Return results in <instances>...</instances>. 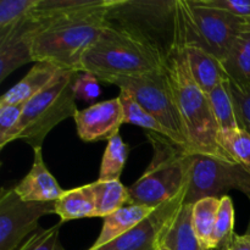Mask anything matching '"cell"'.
Segmentation results:
<instances>
[{
    "mask_svg": "<svg viewBox=\"0 0 250 250\" xmlns=\"http://www.w3.org/2000/svg\"><path fill=\"white\" fill-rule=\"evenodd\" d=\"M208 95L212 115L215 117L220 132L234 131L239 129L237 121L236 111H234L233 100L229 88V78L220 83L216 88L211 90Z\"/></svg>",
    "mask_w": 250,
    "mask_h": 250,
    "instance_id": "obj_22",
    "label": "cell"
},
{
    "mask_svg": "<svg viewBox=\"0 0 250 250\" xmlns=\"http://www.w3.org/2000/svg\"><path fill=\"white\" fill-rule=\"evenodd\" d=\"M55 212V202H23L14 188L0 194V250H17L38 229L39 220Z\"/></svg>",
    "mask_w": 250,
    "mask_h": 250,
    "instance_id": "obj_10",
    "label": "cell"
},
{
    "mask_svg": "<svg viewBox=\"0 0 250 250\" xmlns=\"http://www.w3.org/2000/svg\"><path fill=\"white\" fill-rule=\"evenodd\" d=\"M188 185L172 199L159 205L148 217L124 236L98 249L88 250H159L168 229L185 204Z\"/></svg>",
    "mask_w": 250,
    "mask_h": 250,
    "instance_id": "obj_11",
    "label": "cell"
},
{
    "mask_svg": "<svg viewBox=\"0 0 250 250\" xmlns=\"http://www.w3.org/2000/svg\"><path fill=\"white\" fill-rule=\"evenodd\" d=\"M29 44L19 34H12L0 42V81H4L16 68L32 62Z\"/></svg>",
    "mask_w": 250,
    "mask_h": 250,
    "instance_id": "obj_23",
    "label": "cell"
},
{
    "mask_svg": "<svg viewBox=\"0 0 250 250\" xmlns=\"http://www.w3.org/2000/svg\"><path fill=\"white\" fill-rule=\"evenodd\" d=\"M38 0H1L0 1V41L16 31L31 15Z\"/></svg>",
    "mask_w": 250,
    "mask_h": 250,
    "instance_id": "obj_25",
    "label": "cell"
},
{
    "mask_svg": "<svg viewBox=\"0 0 250 250\" xmlns=\"http://www.w3.org/2000/svg\"><path fill=\"white\" fill-rule=\"evenodd\" d=\"M73 93L76 99L92 103L102 94L99 80L90 72H77L73 81Z\"/></svg>",
    "mask_w": 250,
    "mask_h": 250,
    "instance_id": "obj_32",
    "label": "cell"
},
{
    "mask_svg": "<svg viewBox=\"0 0 250 250\" xmlns=\"http://www.w3.org/2000/svg\"><path fill=\"white\" fill-rule=\"evenodd\" d=\"M154 156L146 172L129 190V205L158 208L172 199L188 185L186 149L166 137L146 132Z\"/></svg>",
    "mask_w": 250,
    "mask_h": 250,
    "instance_id": "obj_5",
    "label": "cell"
},
{
    "mask_svg": "<svg viewBox=\"0 0 250 250\" xmlns=\"http://www.w3.org/2000/svg\"><path fill=\"white\" fill-rule=\"evenodd\" d=\"M34 160L29 172L14 187L15 193L23 202L50 203L58 200L65 190L60 187L50 171L46 168L42 148L33 149Z\"/></svg>",
    "mask_w": 250,
    "mask_h": 250,
    "instance_id": "obj_13",
    "label": "cell"
},
{
    "mask_svg": "<svg viewBox=\"0 0 250 250\" xmlns=\"http://www.w3.org/2000/svg\"><path fill=\"white\" fill-rule=\"evenodd\" d=\"M73 120L78 137L87 143L110 141L125 124L124 110L119 97L77 110Z\"/></svg>",
    "mask_w": 250,
    "mask_h": 250,
    "instance_id": "obj_12",
    "label": "cell"
},
{
    "mask_svg": "<svg viewBox=\"0 0 250 250\" xmlns=\"http://www.w3.org/2000/svg\"><path fill=\"white\" fill-rule=\"evenodd\" d=\"M226 250H250V237L247 234H236L231 246Z\"/></svg>",
    "mask_w": 250,
    "mask_h": 250,
    "instance_id": "obj_34",
    "label": "cell"
},
{
    "mask_svg": "<svg viewBox=\"0 0 250 250\" xmlns=\"http://www.w3.org/2000/svg\"><path fill=\"white\" fill-rule=\"evenodd\" d=\"M229 88L239 128L250 134V87L239 85L229 80Z\"/></svg>",
    "mask_w": 250,
    "mask_h": 250,
    "instance_id": "obj_29",
    "label": "cell"
},
{
    "mask_svg": "<svg viewBox=\"0 0 250 250\" xmlns=\"http://www.w3.org/2000/svg\"><path fill=\"white\" fill-rule=\"evenodd\" d=\"M200 5L219 9L250 24V0H197Z\"/></svg>",
    "mask_w": 250,
    "mask_h": 250,
    "instance_id": "obj_33",
    "label": "cell"
},
{
    "mask_svg": "<svg viewBox=\"0 0 250 250\" xmlns=\"http://www.w3.org/2000/svg\"><path fill=\"white\" fill-rule=\"evenodd\" d=\"M247 236L250 237V222H249V226H248V229H247Z\"/></svg>",
    "mask_w": 250,
    "mask_h": 250,
    "instance_id": "obj_35",
    "label": "cell"
},
{
    "mask_svg": "<svg viewBox=\"0 0 250 250\" xmlns=\"http://www.w3.org/2000/svg\"><path fill=\"white\" fill-rule=\"evenodd\" d=\"M159 250H170V249H168V248H166L165 246H163V247H160V249H159Z\"/></svg>",
    "mask_w": 250,
    "mask_h": 250,
    "instance_id": "obj_36",
    "label": "cell"
},
{
    "mask_svg": "<svg viewBox=\"0 0 250 250\" xmlns=\"http://www.w3.org/2000/svg\"><path fill=\"white\" fill-rule=\"evenodd\" d=\"M59 215L61 224L72 220L95 217V204L93 192L89 185L81 186L73 189L65 190L63 194L55 200V212Z\"/></svg>",
    "mask_w": 250,
    "mask_h": 250,
    "instance_id": "obj_18",
    "label": "cell"
},
{
    "mask_svg": "<svg viewBox=\"0 0 250 250\" xmlns=\"http://www.w3.org/2000/svg\"><path fill=\"white\" fill-rule=\"evenodd\" d=\"M183 50L193 80L205 94H209L220 83L227 80L221 61L209 51L194 44L185 43V41H183Z\"/></svg>",
    "mask_w": 250,
    "mask_h": 250,
    "instance_id": "obj_15",
    "label": "cell"
},
{
    "mask_svg": "<svg viewBox=\"0 0 250 250\" xmlns=\"http://www.w3.org/2000/svg\"><path fill=\"white\" fill-rule=\"evenodd\" d=\"M219 143L225 153L250 173V134L243 129L220 132Z\"/></svg>",
    "mask_w": 250,
    "mask_h": 250,
    "instance_id": "obj_28",
    "label": "cell"
},
{
    "mask_svg": "<svg viewBox=\"0 0 250 250\" xmlns=\"http://www.w3.org/2000/svg\"><path fill=\"white\" fill-rule=\"evenodd\" d=\"M220 208V198H204L192 207V224L203 250H211V238Z\"/></svg>",
    "mask_w": 250,
    "mask_h": 250,
    "instance_id": "obj_21",
    "label": "cell"
},
{
    "mask_svg": "<svg viewBox=\"0 0 250 250\" xmlns=\"http://www.w3.org/2000/svg\"><path fill=\"white\" fill-rule=\"evenodd\" d=\"M166 76L186 129L189 151L234 163L219 143V127L208 95L198 87L190 73L183 43L168 59Z\"/></svg>",
    "mask_w": 250,
    "mask_h": 250,
    "instance_id": "obj_3",
    "label": "cell"
},
{
    "mask_svg": "<svg viewBox=\"0 0 250 250\" xmlns=\"http://www.w3.org/2000/svg\"><path fill=\"white\" fill-rule=\"evenodd\" d=\"M76 71H63L48 88L24 104L21 120L11 136L14 141L26 142L33 149L42 148L49 132L60 122L77 112L73 81Z\"/></svg>",
    "mask_w": 250,
    "mask_h": 250,
    "instance_id": "obj_6",
    "label": "cell"
},
{
    "mask_svg": "<svg viewBox=\"0 0 250 250\" xmlns=\"http://www.w3.org/2000/svg\"><path fill=\"white\" fill-rule=\"evenodd\" d=\"M155 209L156 208L144 207V205H127L107 215L106 217H104V224L99 237L89 249H98L124 236L129 229L136 227L139 222L148 217Z\"/></svg>",
    "mask_w": 250,
    "mask_h": 250,
    "instance_id": "obj_16",
    "label": "cell"
},
{
    "mask_svg": "<svg viewBox=\"0 0 250 250\" xmlns=\"http://www.w3.org/2000/svg\"><path fill=\"white\" fill-rule=\"evenodd\" d=\"M185 24V43L209 51L222 62L236 37L249 23L219 9L204 6L197 0H180Z\"/></svg>",
    "mask_w": 250,
    "mask_h": 250,
    "instance_id": "obj_7",
    "label": "cell"
},
{
    "mask_svg": "<svg viewBox=\"0 0 250 250\" xmlns=\"http://www.w3.org/2000/svg\"><path fill=\"white\" fill-rule=\"evenodd\" d=\"M95 204V217H106L129 205V190L120 181H95L89 183Z\"/></svg>",
    "mask_w": 250,
    "mask_h": 250,
    "instance_id": "obj_19",
    "label": "cell"
},
{
    "mask_svg": "<svg viewBox=\"0 0 250 250\" xmlns=\"http://www.w3.org/2000/svg\"><path fill=\"white\" fill-rule=\"evenodd\" d=\"M119 99L121 102L122 110H124V122L125 124L134 125L141 128H144L146 132H153L159 136L170 138V134L167 133L165 128L149 114L148 111L143 109L136 100L132 98L128 92L124 89H120Z\"/></svg>",
    "mask_w": 250,
    "mask_h": 250,
    "instance_id": "obj_26",
    "label": "cell"
},
{
    "mask_svg": "<svg viewBox=\"0 0 250 250\" xmlns=\"http://www.w3.org/2000/svg\"><path fill=\"white\" fill-rule=\"evenodd\" d=\"M23 107L24 104L0 105V149H4L10 143L21 120Z\"/></svg>",
    "mask_w": 250,
    "mask_h": 250,
    "instance_id": "obj_31",
    "label": "cell"
},
{
    "mask_svg": "<svg viewBox=\"0 0 250 250\" xmlns=\"http://www.w3.org/2000/svg\"><path fill=\"white\" fill-rule=\"evenodd\" d=\"M107 4L109 0H95L89 6L66 12H41L34 7L10 36L19 34L28 42L34 62L80 72L84 54L106 28Z\"/></svg>",
    "mask_w": 250,
    "mask_h": 250,
    "instance_id": "obj_1",
    "label": "cell"
},
{
    "mask_svg": "<svg viewBox=\"0 0 250 250\" xmlns=\"http://www.w3.org/2000/svg\"><path fill=\"white\" fill-rule=\"evenodd\" d=\"M128 156V146L122 141L120 133L107 141L103 154L98 181H120Z\"/></svg>",
    "mask_w": 250,
    "mask_h": 250,
    "instance_id": "obj_24",
    "label": "cell"
},
{
    "mask_svg": "<svg viewBox=\"0 0 250 250\" xmlns=\"http://www.w3.org/2000/svg\"><path fill=\"white\" fill-rule=\"evenodd\" d=\"M106 23L146 44L166 63L185 41L180 0H109Z\"/></svg>",
    "mask_w": 250,
    "mask_h": 250,
    "instance_id": "obj_2",
    "label": "cell"
},
{
    "mask_svg": "<svg viewBox=\"0 0 250 250\" xmlns=\"http://www.w3.org/2000/svg\"><path fill=\"white\" fill-rule=\"evenodd\" d=\"M63 71L48 62H36L19 83L10 88L0 98V105L26 104L55 82Z\"/></svg>",
    "mask_w": 250,
    "mask_h": 250,
    "instance_id": "obj_14",
    "label": "cell"
},
{
    "mask_svg": "<svg viewBox=\"0 0 250 250\" xmlns=\"http://www.w3.org/2000/svg\"><path fill=\"white\" fill-rule=\"evenodd\" d=\"M114 84L128 92L167 131L173 143L189 151L185 126L165 71L141 77L121 78Z\"/></svg>",
    "mask_w": 250,
    "mask_h": 250,
    "instance_id": "obj_9",
    "label": "cell"
},
{
    "mask_svg": "<svg viewBox=\"0 0 250 250\" xmlns=\"http://www.w3.org/2000/svg\"><path fill=\"white\" fill-rule=\"evenodd\" d=\"M221 63L229 81L250 87V27L236 37Z\"/></svg>",
    "mask_w": 250,
    "mask_h": 250,
    "instance_id": "obj_17",
    "label": "cell"
},
{
    "mask_svg": "<svg viewBox=\"0 0 250 250\" xmlns=\"http://www.w3.org/2000/svg\"><path fill=\"white\" fill-rule=\"evenodd\" d=\"M234 236V208L229 195L220 198V208L211 238V250H226Z\"/></svg>",
    "mask_w": 250,
    "mask_h": 250,
    "instance_id": "obj_27",
    "label": "cell"
},
{
    "mask_svg": "<svg viewBox=\"0 0 250 250\" xmlns=\"http://www.w3.org/2000/svg\"><path fill=\"white\" fill-rule=\"evenodd\" d=\"M193 204H185L181 208L172 226L168 229L163 246L170 250H203L195 236L192 224Z\"/></svg>",
    "mask_w": 250,
    "mask_h": 250,
    "instance_id": "obj_20",
    "label": "cell"
},
{
    "mask_svg": "<svg viewBox=\"0 0 250 250\" xmlns=\"http://www.w3.org/2000/svg\"><path fill=\"white\" fill-rule=\"evenodd\" d=\"M186 163L188 189L185 203L187 204H194L204 198H219L232 189L244 193L250 199V173L238 164L188 151H186Z\"/></svg>",
    "mask_w": 250,
    "mask_h": 250,
    "instance_id": "obj_8",
    "label": "cell"
},
{
    "mask_svg": "<svg viewBox=\"0 0 250 250\" xmlns=\"http://www.w3.org/2000/svg\"><path fill=\"white\" fill-rule=\"evenodd\" d=\"M60 224L32 234L17 250H62L60 244Z\"/></svg>",
    "mask_w": 250,
    "mask_h": 250,
    "instance_id": "obj_30",
    "label": "cell"
},
{
    "mask_svg": "<svg viewBox=\"0 0 250 250\" xmlns=\"http://www.w3.org/2000/svg\"><path fill=\"white\" fill-rule=\"evenodd\" d=\"M165 67V61L146 44L106 24L83 56L80 72H90L99 82L114 84L121 78L163 72Z\"/></svg>",
    "mask_w": 250,
    "mask_h": 250,
    "instance_id": "obj_4",
    "label": "cell"
}]
</instances>
